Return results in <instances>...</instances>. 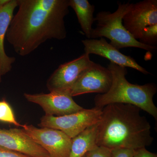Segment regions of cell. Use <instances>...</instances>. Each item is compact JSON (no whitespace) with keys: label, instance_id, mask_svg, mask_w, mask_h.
<instances>
[{"label":"cell","instance_id":"12","mask_svg":"<svg viewBox=\"0 0 157 157\" xmlns=\"http://www.w3.org/2000/svg\"><path fill=\"white\" fill-rule=\"evenodd\" d=\"M0 146L31 157H49L47 151L21 129H0Z\"/></svg>","mask_w":157,"mask_h":157},{"label":"cell","instance_id":"14","mask_svg":"<svg viewBox=\"0 0 157 157\" xmlns=\"http://www.w3.org/2000/svg\"><path fill=\"white\" fill-rule=\"evenodd\" d=\"M97 124L87 128L72 139L69 157H82L97 144Z\"/></svg>","mask_w":157,"mask_h":157},{"label":"cell","instance_id":"8","mask_svg":"<svg viewBox=\"0 0 157 157\" xmlns=\"http://www.w3.org/2000/svg\"><path fill=\"white\" fill-rule=\"evenodd\" d=\"M24 96L27 101L42 107L46 116H62L83 109L75 102L68 91L50 92L48 94L25 93Z\"/></svg>","mask_w":157,"mask_h":157},{"label":"cell","instance_id":"21","mask_svg":"<svg viewBox=\"0 0 157 157\" xmlns=\"http://www.w3.org/2000/svg\"><path fill=\"white\" fill-rule=\"evenodd\" d=\"M133 157H157V155L148 151L145 147H142L134 150Z\"/></svg>","mask_w":157,"mask_h":157},{"label":"cell","instance_id":"6","mask_svg":"<svg viewBox=\"0 0 157 157\" xmlns=\"http://www.w3.org/2000/svg\"><path fill=\"white\" fill-rule=\"evenodd\" d=\"M21 131L48 153L49 157H69L72 139L59 130L24 124Z\"/></svg>","mask_w":157,"mask_h":157},{"label":"cell","instance_id":"2","mask_svg":"<svg viewBox=\"0 0 157 157\" xmlns=\"http://www.w3.org/2000/svg\"><path fill=\"white\" fill-rule=\"evenodd\" d=\"M139 107L113 104L103 107L97 124V144L109 149L135 150L151 145L150 124Z\"/></svg>","mask_w":157,"mask_h":157},{"label":"cell","instance_id":"16","mask_svg":"<svg viewBox=\"0 0 157 157\" xmlns=\"http://www.w3.org/2000/svg\"><path fill=\"white\" fill-rule=\"evenodd\" d=\"M0 121L12 124L16 127H24V125L17 122L12 107L5 99L0 101Z\"/></svg>","mask_w":157,"mask_h":157},{"label":"cell","instance_id":"17","mask_svg":"<svg viewBox=\"0 0 157 157\" xmlns=\"http://www.w3.org/2000/svg\"><path fill=\"white\" fill-rule=\"evenodd\" d=\"M142 44L149 46H156L157 44V24L145 28L138 40Z\"/></svg>","mask_w":157,"mask_h":157},{"label":"cell","instance_id":"9","mask_svg":"<svg viewBox=\"0 0 157 157\" xmlns=\"http://www.w3.org/2000/svg\"><path fill=\"white\" fill-rule=\"evenodd\" d=\"M93 63L89 55L84 53L77 58L61 64L47 80V89L49 92L70 91L80 74Z\"/></svg>","mask_w":157,"mask_h":157},{"label":"cell","instance_id":"18","mask_svg":"<svg viewBox=\"0 0 157 157\" xmlns=\"http://www.w3.org/2000/svg\"><path fill=\"white\" fill-rule=\"evenodd\" d=\"M85 157H112L111 150L102 146H97L95 148L87 152Z\"/></svg>","mask_w":157,"mask_h":157},{"label":"cell","instance_id":"7","mask_svg":"<svg viewBox=\"0 0 157 157\" xmlns=\"http://www.w3.org/2000/svg\"><path fill=\"white\" fill-rule=\"evenodd\" d=\"M112 80L108 68L94 62L80 74L69 92L73 97L90 93L103 94L109 90Z\"/></svg>","mask_w":157,"mask_h":157},{"label":"cell","instance_id":"1","mask_svg":"<svg viewBox=\"0 0 157 157\" xmlns=\"http://www.w3.org/2000/svg\"><path fill=\"white\" fill-rule=\"evenodd\" d=\"M17 7L6 36L17 55L26 56L49 39L67 37L69 0H17Z\"/></svg>","mask_w":157,"mask_h":157},{"label":"cell","instance_id":"23","mask_svg":"<svg viewBox=\"0 0 157 157\" xmlns=\"http://www.w3.org/2000/svg\"><path fill=\"white\" fill-rule=\"evenodd\" d=\"M84 157V156H83V157Z\"/></svg>","mask_w":157,"mask_h":157},{"label":"cell","instance_id":"3","mask_svg":"<svg viewBox=\"0 0 157 157\" xmlns=\"http://www.w3.org/2000/svg\"><path fill=\"white\" fill-rule=\"evenodd\" d=\"M107 68L112 76L111 87L107 93L94 98L95 107L103 108L109 104H131L146 111L157 121V108L153 102L157 87L154 83L143 85L132 84L126 78L127 68L109 63Z\"/></svg>","mask_w":157,"mask_h":157},{"label":"cell","instance_id":"4","mask_svg":"<svg viewBox=\"0 0 157 157\" xmlns=\"http://www.w3.org/2000/svg\"><path fill=\"white\" fill-rule=\"evenodd\" d=\"M132 5L133 4L129 2L120 3L114 12H98L94 17L97 26L92 30L90 39L106 37L110 40L109 43L119 50L128 47L139 48L149 52L156 50L157 46L144 45L135 39L124 26L123 18L131 9Z\"/></svg>","mask_w":157,"mask_h":157},{"label":"cell","instance_id":"20","mask_svg":"<svg viewBox=\"0 0 157 157\" xmlns=\"http://www.w3.org/2000/svg\"><path fill=\"white\" fill-rule=\"evenodd\" d=\"M0 157H31L0 146Z\"/></svg>","mask_w":157,"mask_h":157},{"label":"cell","instance_id":"22","mask_svg":"<svg viewBox=\"0 0 157 157\" xmlns=\"http://www.w3.org/2000/svg\"><path fill=\"white\" fill-rule=\"evenodd\" d=\"M10 1V0H0V9L7 5Z\"/></svg>","mask_w":157,"mask_h":157},{"label":"cell","instance_id":"11","mask_svg":"<svg viewBox=\"0 0 157 157\" xmlns=\"http://www.w3.org/2000/svg\"><path fill=\"white\" fill-rule=\"evenodd\" d=\"M82 42L84 45V53L89 55L91 54L97 55L108 59L111 63L121 67L133 68L144 74H150L145 68L137 63L133 58L121 53L104 38L100 39H84L82 40Z\"/></svg>","mask_w":157,"mask_h":157},{"label":"cell","instance_id":"10","mask_svg":"<svg viewBox=\"0 0 157 157\" xmlns=\"http://www.w3.org/2000/svg\"><path fill=\"white\" fill-rule=\"evenodd\" d=\"M123 25L136 40L145 28L157 24V0H144L132 5L123 18Z\"/></svg>","mask_w":157,"mask_h":157},{"label":"cell","instance_id":"13","mask_svg":"<svg viewBox=\"0 0 157 157\" xmlns=\"http://www.w3.org/2000/svg\"><path fill=\"white\" fill-rule=\"evenodd\" d=\"M17 7V0H10L7 5L0 9V82L3 76L9 73L15 62V58L9 56L5 49V40L14 10Z\"/></svg>","mask_w":157,"mask_h":157},{"label":"cell","instance_id":"19","mask_svg":"<svg viewBox=\"0 0 157 157\" xmlns=\"http://www.w3.org/2000/svg\"><path fill=\"white\" fill-rule=\"evenodd\" d=\"M134 150L118 148L111 150L112 157H133Z\"/></svg>","mask_w":157,"mask_h":157},{"label":"cell","instance_id":"15","mask_svg":"<svg viewBox=\"0 0 157 157\" xmlns=\"http://www.w3.org/2000/svg\"><path fill=\"white\" fill-rule=\"evenodd\" d=\"M69 6L76 13L82 31L88 39H90L92 25L95 21V6L88 0H69Z\"/></svg>","mask_w":157,"mask_h":157},{"label":"cell","instance_id":"5","mask_svg":"<svg viewBox=\"0 0 157 157\" xmlns=\"http://www.w3.org/2000/svg\"><path fill=\"white\" fill-rule=\"evenodd\" d=\"M102 109L97 107L83 108L78 112L62 116L45 115L41 118L38 126L61 131L72 139L87 128L98 124Z\"/></svg>","mask_w":157,"mask_h":157}]
</instances>
